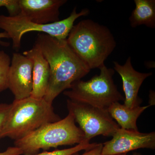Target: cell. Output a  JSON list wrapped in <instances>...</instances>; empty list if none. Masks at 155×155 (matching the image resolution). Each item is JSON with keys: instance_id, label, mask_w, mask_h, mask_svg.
<instances>
[{"instance_id": "6da1fadb", "label": "cell", "mask_w": 155, "mask_h": 155, "mask_svg": "<svg viewBox=\"0 0 155 155\" xmlns=\"http://www.w3.org/2000/svg\"><path fill=\"white\" fill-rule=\"evenodd\" d=\"M35 45L41 50L49 65V81L44 99L52 104L60 94L71 88L73 82L88 74L91 69L69 46L66 39L39 33Z\"/></svg>"}, {"instance_id": "7a4b0ae2", "label": "cell", "mask_w": 155, "mask_h": 155, "mask_svg": "<svg viewBox=\"0 0 155 155\" xmlns=\"http://www.w3.org/2000/svg\"><path fill=\"white\" fill-rule=\"evenodd\" d=\"M67 41L69 46L91 69L104 66L116 46L110 30L90 19L74 25Z\"/></svg>"}, {"instance_id": "3957f363", "label": "cell", "mask_w": 155, "mask_h": 155, "mask_svg": "<svg viewBox=\"0 0 155 155\" xmlns=\"http://www.w3.org/2000/svg\"><path fill=\"white\" fill-rule=\"evenodd\" d=\"M52 104L43 98L30 96L14 100L1 133L0 139L23 138L45 124L61 120Z\"/></svg>"}, {"instance_id": "277c9868", "label": "cell", "mask_w": 155, "mask_h": 155, "mask_svg": "<svg viewBox=\"0 0 155 155\" xmlns=\"http://www.w3.org/2000/svg\"><path fill=\"white\" fill-rule=\"evenodd\" d=\"M85 140L83 131L76 126L73 116L69 113L64 119L45 124L15 140L14 146L19 148L22 154L33 155L41 149L46 150L61 146L78 144Z\"/></svg>"}, {"instance_id": "5b68a950", "label": "cell", "mask_w": 155, "mask_h": 155, "mask_svg": "<svg viewBox=\"0 0 155 155\" xmlns=\"http://www.w3.org/2000/svg\"><path fill=\"white\" fill-rule=\"evenodd\" d=\"M99 69L100 75L87 81H75L64 94L71 101L106 110L113 103L124 101L125 98L114 83V69L105 65Z\"/></svg>"}, {"instance_id": "8992f818", "label": "cell", "mask_w": 155, "mask_h": 155, "mask_svg": "<svg viewBox=\"0 0 155 155\" xmlns=\"http://www.w3.org/2000/svg\"><path fill=\"white\" fill-rule=\"evenodd\" d=\"M90 14L88 9H82L77 13L76 8L73 9L69 17L58 22L50 24H37L31 22L19 14L14 17L0 15V28L8 34L13 41L14 49L19 50L23 35L31 31L43 32L60 40L67 39L75 20L81 17Z\"/></svg>"}, {"instance_id": "52a82bcc", "label": "cell", "mask_w": 155, "mask_h": 155, "mask_svg": "<svg viewBox=\"0 0 155 155\" xmlns=\"http://www.w3.org/2000/svg\"><path fill=\"white\" fill-rule=\"evenodd\" d=\"M67 107L83 131L84 138L90 142L98 135L113 137L120 128L108 113L107 110L100 109L68 99Z\"/></svg>"}, {"instance_id": "ba28073f", "label": "cell", "mask_w": 155, "mask_h": 155, "mask_svg": "<svg viewBox=\"0 0 155 155\" xmlns=\"http://www.w3.org/2000/svg\"><path fill=\"white\" fill-rule=\"evenodd\" d=\"M155 149V133L119 128L111 140L103 144V155H118L139 149Z\"/></svg>"}, {"instance_id": "9c48e42d", "label": "cell", "mask_w": 155, "mask_h": 155, "mask_svg": "<svg viewBox=\"0 0 155 155\" xmlns=\"http://www.w3.org/2000/svg\"><path fill=\"white\" fill-rule=\"evenodd\" d=\"M33 61L19 53H14L8 75V88L20 100L31 96L33 88Z\"/></svg>"}, {"instance_id": "30bf717a", "label": "cell", "mask_w": 155, "mask_h": 155, "mask_svg": "<svg viewBox=\"0 0 155 155\" xmlns=\"http://www.w3.org/2000/svg\"><path fill=\"white\" fill-rule=\"evenodd\" d=\"M67 0H19L20 14L31 22L50 24L60 21V8Z\"/></svg>"}, {"instance_id": "8fae6325", "label": "cell", "mask_w": 155, "mask_h": 155, "mask_svg": "<svg viewBox=\"0 0 155 155\" xmlns=\"http://www.w3.org/2000/svg\"><path fill=\"white\" fill-rule=\"evenodd\" d=\"M114 70L122 79L125 95L124 104L129 108L140 106L142 100L138 96L139 91L144 81L152 75V72L142 73L136 71L131 64L130 57L124 65H120L116 61H114Z\"/></svg>"}, {"instance_id": "7c38bea8", "label": "cell", "mask_w": 155, "mask_h": 155, "mask_svg": "<svg viewBox=\"0 0 155 155\" xmlns=\"http://www.w3.org/2000/svg\"><path fill=\"white\" fill-rule=\"evenodd\" d=\"M23 55L33 61V88L31 96L43 98L46 93L50 76L48 63L41 51L34 45L33 48L25 51Z\"/></svg>"}, {"instance_id": "4fadbf2b", "label": "cell", "mask_w": 155, "mask_h": 155, "mask_svg": "<svg viewBox=\"0 0 155 155\" xmlns=\"http://www.w3.org/2000/svg\"><path fill=\"white\" fill-rule=\"evenodd\" d=\"M150 105L137 106L129 108L119 102L113 103L107 109L111 117L116 121L119 127L127 130H138L137 121L138 117Z\"/></svg>"}, {"instance_id": "5bb4252c", "label": "cell", "mask_w": 155, "mask_h": 155, "mask_svg": "<svg viewBox=\"0 0 155 155\" xmlns=\"http://www.w3.org/2000/svg\"><path fill=\"white\" fill-rule=\"evenodd\" d=\"M135 8L129 18L133 28L141 25L155 28V0H134Z\"/></svg>"}, {"instance_id": "9a60e30c", "label": "cell", "mask_w": 155, "mask_h": 155, "mask_svg": "<svg viewBox=\"0 0 155 155\" xmlns=\"http://www.w3.org/2000/svg\"><path fill=\"white\" fill-rule=\"evenodd\" d=\"M11 64L9 55L0 51V92L8 89V75Z\"/></svg>"}, {"instance_id": "2e32d148", "label": "cell", "mask_w": 155, "mask_h": 155, "mask_svg": "<svg viewBox=\"0 0 155 155\" xmlns=\"http://www.w3.org/2000/svg\"><path fill=\"white\" fill-rule=\"evenodd\" d=\"M99 143H90V142L85 140L77 145L69 148L58 150L53 151H44L33 155H71L79 152L81 150H88L98 145Z\"/></svg>"}, {"instance_id": "e0dca14e", "label": "cell", "mask_w": 155, "mask_h": 155, "mask_svg": "<svg viewBox=\"0 0 155 155\" xmlns=\"http://www.w3.org/2000/svg\"><path fill=\"white\" fill-rule=\"evenodd\" d=\"M5 7L10 17H14L21 12L19 0H0V8Z\"/></svg>"}, {"instance_id": "ac0fdd59", "label": "cell", "mask_w": 155, "mask_h": 155, "mask_svg": "<svg viewBox=\"0 0 155 155\" xmlns=\"http://www.w3.org/2000/svg\"><path fill=\"white\" fill-rule=\"evenodd\" d=\"M11 104H0V133L8 118Z\"/></svg>"}, {"instance_id": "d6986e66", "label": "cell", "mask_w": 155, "mask_h": 155, "mask_svg": "<svg viewBox=\"0 0 155 155\" xmlns=\"http://www.w3.org/2000/svg\"><path fill=\"white\" fill-rule=\"evenodd\" d=\"M103 147L102 143H99L96 147L91 149L85 151V152L82 154H79L77 153L71 155H103L102 153Z\"/></svg>"}, {"instance_id": "ffe728a7", "label": "cell", "mask_w": 155, "mask_h": 155, "mask_svg": "<svg viewBox=\"0 0 155 155\" xmlns=\"http://www.w3.org/2000/svg\"><path fill=\"white\" fill-rule=\"evenodd\" d=\"M22 151L17 147H9L5 151L0 153V155H21Z\"/></svg>"}, {"instance_id": "44dd1931", "label": "cell", "mask_w": 155, "mask_h": 155, "mask_svg": "<svg viewBox=\"0 0 155 155\" xmlns=\"http://www.w3.org/2000/svg\"><path fill=\"white\" fill-rule=\"evenodd\" d=\"M9 38V36L8 34L6 32H0V45L3 46L8 47L10 45V44L8 42H4L1 40L2 38Z\"/></svg>"}, {"instance_id": "7402d4cb", "label": "cell", "mask_w": 155, "mask_h": 155, "mask_svg": "<svg viewBox=\"0 0 155 155\" xmlns=\"http://www.w3.org/2000/svg\"><path fill=\"white\" fill-rule=\"evenodd\" d=\"M141 155V154L140 153L135 152V153H134L133 154V155Z\"/></svg>"}, {"instance_id": "603a6c76", "label": "cell", "mask_w": 155, "mask_h": 155, "mask_svg": "<svg viewBox=\"0 0 155 155\" xmlns=\"http://www.w3.org/2000/svg\"><path fill=\"white\" fill-rule=\"evenodd\" d=\"M118 155H127V154H122Z\"/></svg>"}]
</instances>
